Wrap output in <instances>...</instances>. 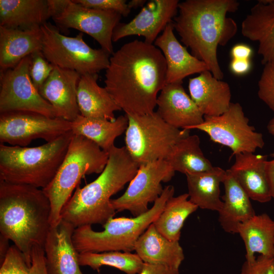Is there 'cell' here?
Masks as SVG:
<instances>
[{"instance_id":"1","label":"cell","mask_w":274,"mask_h":274,"mask_svg":"<svg viewBox=\"0 0 274 274\" xmlns=\"http://www.w3.org/2000/svg\"><path fill=\"white\" fill-rule=\"evenodd\" d=\"M166 65L161 50L135 40L114 52L106 70L105 87L127 115L154 112L166 85Z\"/></svg>"},{"instance_id":"2","label":"cell","mask_w":274,"mask_h":274,"mask_svg":"<svg viewBox=\"0 0 274 274\" xmlns=\"http://www.w3.org/2000/svg\"><path fill=\"white\" fill-rule=\"evenodd\" d=\"M239 6L236 0H186L179 3L172 21L181 41L219 80L223 79L224 74L217 48L226 45L236 35L237 24L227 14L235 12Z\"/></svg>"},{"instance_id":"3","label":"cell","mask_w":274,"mask_h":274,"mask_svg":"<svg viewBox=\"0 0 274 274\" xmlns=\"http://www.w3.org/2000/svg\"><path fill=\"white\" fill-rule=\"evenodd\" d=\"M50 200L42 189L0 181V232L23 253L28 265L33 247H44L50 229Z\"/></svg>"},{"instance_id":"4","label":"cell","mask_w":274,"mask_h":274,"mask_svg":"<svg viewBox=\"0 0 274 274\" xmlns=\"http://www.w3.org/2000/svg\"><path fill=\"white\" fill-rule=\"evenodd\" d=\"M139 168L125 147L114 146L109 152L107 163L99 176L83 188L77 186L61 210V219L75 228L103 225L116 213L111 197L131 181Z\"/></svg>"},{"instance_id":"5","label":"cell","mask_w":274,"mask_h":274,"mask_svg":"<svg viewBox=\"0 0 274 274\" xmlns=\"http://www.w3.org/2000/svg\"><path fill=\"white\" fill-rule=\"evenodd\" d=\"M72 131L35 147L0 145V181L40 189L53 179L72 138Z\"/></svg>"},{"instance_id":"6","label":"cell","mask_w":274,"mask_h":274,"mask_svg":"<svg viewBox=\"0 0 274 274\" xmlns=\"http://www.w3.org/2000/svg\"><path fill=\"white\" fill-rule=\"evenodd\" d=\"M174 193L173 186H166L148 211L132 218H111L102 225V231L94 230L89 225L76 228L73 235L76 249L79 253L134 251L139 237L157 218Z\"/></svg>"},{"instance_id":"7","label":"cell","mask_w":274,"mask_h":274,"mask_svg":"<svg viewBox=\"0 0 274 274\" xmlns=\"http://www.w3.org/2000/svg\"><path fill=\"white\" fill-rule=\"evenodd\" d=\"M109 153L81 135L73 134L64 158L52 181L42 189L51 204L50 224L57 225L61 212L85 175L100 174L105 168Z\"/></svg>"},{"instance_id":"8","label":"cell","mask_w":274,"mask_h":274,"mask_svg":"<svg viewBox=\"0 0 274 274\" xmlns=\"http://www.w3.org/2000/svg\"><path fill=\"white\" fill-rule=\"evenodd\" d=\"M125 148L140 167L158 160H166L175 145L189 135L190 130L179 129L164 121L157 112L127 115Z\"/></svg>"},{"instance_id":"9","label":"cell","mask_w":274,"mask_h":274,"mask_svg":"<svg viewBox=\"0 0 274 274\" xmlns=\"http://www.w3.org/2000/svg\"><path fill=\"white\" fill-rule=\"evenodd\" d=\"M41 28L43 32L42 52L53 65L75 71L81 76L97 74L108 68L110 54L101 48L90 47L84 41L82 32L74 37L66 36L49 22Z\"/></svg>"},{"instance_id":"10","label":"cell","mask_w":274,"mask_h":274,"mask_svg":"<svg viewBox=\"0 0 274 274\" xmlns=\"http://www.w3.org/2000/svg\"><path fill=\"white\" fill-rule=\"evenodd\" d=\"M192 129L206 132L212 141L228 147L234 155L254 153L265 144L262 133L249 124V119L238 102H231L228 109L220 115L204 116L202 123L188 130Z\"/></svg>"},{"instance_id":"11","label":"cell","mask_w":274,"mask_h":274,"mask_svg":"<svg viewBox=\"0 0 274 274\" xmlns=\"http://www.w3.org/2000/svg\"><path fill=\"white\" fill-rule=\"evenodd\" d=\"M72 131V122L27 111L1 113L0 142L26 147L33 140L53 141Z\"/></svg>"},{"instance_id":"12","label":"cell","mask_w":274,"mask_h":274,"mask_svg":"<svg viewBox=\"0 0 274 274\" xmlns=\"http://www.w3.org/2000/svg\"><path fill=\"white\" fill-rule=\"evenodd\" d=\"M30 55L15 67L1 72L0 113L27 111L57 117L53 106L35 87L29 74Z\"/></svg>"},{"instance_id":"13","label":"cell","mask_w":274,"mask_h":274,"mask_svg":"<svg viewBox=\"0 0 274 274\" xmlns=\"http://www.w3.org/2000/svg\"><path fill=\"white\" fill-rule=\"evenodd\" d=\"M175 171L166 160H158L140 166L129 182L125 192L111 199L115 211H128L134 217L149 209L148 204L154 202L162 194L161 183L169 181Z\"/></svg>"},{"instance_id":"14","label":"cell","mask_w":274,"mask_h":274,"mask_svg":"<svg viewBox=\"0 0 274 274\" xmlns=\"http://www.w3.org/2000/svg\"><path fill=\"white\" fill-rule=\"evenodd\" d=\"M121 16L115 11L86 8L70 1L63 12L52 19L62 29L74 28L89 35L112 55L113 33Z\"/></svg>"},{"instance_id":"15","label":"cell","mask_w":274,"mask_h":274,"mask_svg":"<svg viewBox=\"0 0 274 274\" xmlns=\"http://www.w3.org/2000/svg\"><path fill=\"white\" fill-rule=\"evenodd\" d=\"M178 0H151L128 23H119L115 28L113 42L130 36L145 38V42L153 44L158 35L171 23L178 11Z\"/></svg>"},{"instance_id":"16","label":"cell","mask_w":274,"mask_h":274,"mask_svg":"<svg viewBox=\"0 0 274 274\" xmlns=\"http://www.w3.org/2000/svg\"><path fill=\"white\" fill-rule=\"evenodd\" d=\"M75 228L62 219L57 225L50 228L44 245L48 274H83L80 268L79 253L73 241Z\"/></svg>"},{"instance_id":"17","label":"cell","mask_w":274,"mask_h":274,"mask_svg":"<svg viewBox=\"0 0 274 274\" xmlns=\"http://www.w3.org/2000/svg\"><path fill=\"white\" fill-rule=\"evenodd\" d=\"M81 75L77 72L54 66L39 90L55 109L57 117L72 122L80 115L77 93Z\"/></svg>"},{"instance_id":"18","label":"cell","mask_w":274,"mask_h":274,"mask_svg":"<svg viewBox=\"0 0 274 274\" xmlns=\"http://www.w3.org/2000/svg\"><path fill=\"white\" fill-rule=\"evenodd\" d=\"M182 84L175 83L165 85L157 97V112L171 126L188 129L202 123L204 116L185 92Z\"/></svg>"},{"instance_id":"19","label":"cell","mask_w":274,"mask_h":274,"mask_svg":"<svg viewBox=\"0 0 274 274\" xmlns=\"http://www.w3.org/2000/svg\"><path fill=\"white\" fill-rule=\"evenodd\" d=\"M174 30L172 22L154 43L165 59L166 84L182 83L183 80L187 76L209 70L203 61L189 53L187 48L178 41Z\"/></svg>"},{"instance_id":"20","label":"cell","mask_w":274,"mask_h":274,"mask_svg":"<svg viewBox=\"0 0 274 274\" xmlns=\"http://www.w3.org/2000/svg\"><path fill=\"white\" fill-rule=\"evenodd\" d=\"M242 35L258 43V53L265 64L274 61V0L259 1L241 24Z\"/></svg>"},{"instance_id":"21","label":"cell","mask_w":274,"mask_h":274,"mask_svg":"<svg viewBox=\"0 0 274 274\" xmlns=\"http://www.w3.org/2000/svg\"><path fill=\"white\" fill-rule=\"evenodd\" d=\"M267 155L244 152L235 154L228 169L251 199L266 203L272 199L265 173Z\"/></svg>"},{"instance_id":"22","label":"cell","mask_w":274,"mask_h":274,"mask_svg":"<svg viewBox=\"0 0 274 274\" xmlns=\"http://www.w3.org/2000/svg\"><path fill=\"white\" fill-rule=\"evenodd\" d=\"M188 89L190 97L204 116L220 115L231 103L229 84L216 78L209 70L189 79Z\"/></svg>"},{"instance_id":"23","label":"cell","mask_w":274,"mask_h":274,"mask_svg":"<svg viewBox=\"0 0 274 274\" xmlns=\"http://www.w3.org/2000/svg\"><path fill=\"white\" fill-rule=\"evenodd\" d=\"M41 27L21 30L0 26V67L3 72L15 67L21 60L42 51Z\"/></svg>"},{"instance_id":"24","label":"cell","mask_w":274,"mask_h":274,"mask_svg":"<svg viewBox=\"0 0 274 274\" xmlns=\"http://www.w3.org/2000/svg\"><path fill=\"white\" fill-rule=\"evenodd\" d=\"M134 251L144 263L161 264L178 270L184 259L179 241L166 238L153 223L139 237Z\"/></svg>"},{"instance_id":"25","label":"cell","mask_w":274,"mask_h":274,"mask_svg":"<svg viewBox=\"0 0 274 274\" xmlns=\"http://www.w3.org/2000/svg\"><path fill=\"white\" fill-rule=\"evenodd\" d=\"M97 74L82 75L78 83L77 103L80 115L114 121V112L121 108L106 87L99 86Z\"/></svg>"},{"instance_id":"26","label":"cell","mask_w":274,"mask_h":274,"mask_svg":"<svg viewBox=\"0 0 274 274\" xmlns=\"http://www.w3.org/2000/svg\"><path fill=\"white\" fill-rule=\"evenodd\" d=\"M223 183L225 193L221 197L222 207L218 212V221L225 232L237 233L238 226L256 213L250 198L228 169Z\"/></svg>"},{"instance_id":"27","label":"cell","mask_w":274,"mask_h":274,"mask_svg":"<svg viewBox=\"0 0 274 274\" xmlns=\"http://www.w3.org/2000/svg\"><path fill=\"white\" fill-rule=\"evenodd\" d=\"M51 17L47 0H0V26L28 30Z\"/></svg>"},{"instance_id":"28","label":"cell","mask_w":274,"mask_h":274,"mask_svg":"<svg viewBox=\"0 0 274 274\" xmlns=\"http://www.w3.org/2000/svg\"><path fill=\"white\" fill-rule=\"evenodd\" d=\"M237 233L245 244L246 260H255L256 253L274 257V220L268 214L255 215L238 226Z\"/></svg>"},{"instance_id":"29","label":"cell","mask_w":274,"mask_h":274,"mask_svg":"<svg viewBox=\"0 0 274 274\" xmlns=\"http://www.w3.org/2000/svg\"><path fill=\"white\" fill-rule=\"evenodd\" d=\"M226 170L214 166L210 170L186 175L189 200L201 209L219 212L223 205L220 184Z\"/></svg>"},{"instance_id":"30","label":"cell","mask_w":274,"mask_h":274,"mask_svg":"<svg viewBox=\"0 0 274 274\" xmlns=\"http://www.w3.org/2000/svg\"><path fill=\"white\" fill-rule=\"evenodd\" d=\"M128 122L126 114L118 116L113 121L80 115L72 122V131L75 135H81L92 141L109 153L115 146L116 139L125 132Z\"/></svg>"},{"instance_id":"31","label":"cell","mask_w":274,"mask_h":274,"mask_svg":"<svg viewBox=\"0 0 274 274\" xmlns=\"http://www.w3.org/2000/svg\"><path fill=\"white\" fill-rule=\"evenodd\" d=\"M166 160L175 172L185 175L207 171L214 167L204 155L196 134H189L180 140Z\"/></svg>"},{"instance_id":"32","label":"cell","mask_w":274,"mask_h":274,"mask_svg":"<svg viewBox=\"0 0 274 274\" xmlns=\"http://www.w3.org/2000/svg\"><path fill=\"white\" fill-rule=\"evenodd\" d=\"M198 208L189 200L188 193L173 196L166 201L162 212L153 224L166 238L179 241L185 220Z\"/></svg>"},{"instance_id":"33","label":"cell","mask_w":274,"mask_h":274,"mask_svg":"<svg viewBox=\"0 0 274 274\" xmlns=\"http://www.w3.org/2000/svg\"><path fill=\"white\" fill-rule=\"evenodd\" d=\"M79 260L80 266H88L98 271L102 266L106 265L116 268L126 274L140 273L144 264L136 253L121 251L81 253Z\"/></svg>"},{"instance_id":"34","label":"cell","mask_w":274,"mask_h":274,"mask_svg":"<svg viewBox=\"0 0 274 274\" xmlns=\"http://www.w3.org/2000/svg\"><path fill=\"white\" fill-rule=\"evenodd\" d=\"M0 274H48L44 247L39 245L33 247L28 265L23 253L14 245L10 246L1 263Z\"/></svg>"},{"instance_id":"35","label":"cell","mask_w":274,"mask_h":274,"mask_svg":"<svg viewBox=\"0 0 274 274\" xmlns=\"http://www.w3.org/2000/svg\"><path fill=\"white\" fill-rule=\"evenodd\" d=\"M30 57L29 74L35 87L39 91L52 73L54 65L46 59L42 51L33 53Z\"/></svg>"},{"instance_id":"36","label":"cell","mask_w":274,"mask_h":274,"mask_svg":"<svg viewBox=\"0 0 274 274\" xmlns=\"http://www.w3.org/2000/svg\"><path fill=\"white\" fill-rule=\"evenodd\" d=\"M258 88L259 98L274 113V61L264 64Z\"/></svg>"},{"instance_id":"37","label":"cell","mask_w":274,"mask_h":274,"mask_svg":"<svg viewBox=\"0 0 274 274\" xmlns=\"http://www.w3.org/2000/svg\"><path fill=\"white\" fill-rule=\"evenodd\" d=\"M85 7L94 9L115 11L123 16L129 15L131 9L126 0H73Z\"/></svg>"},{"instance_id":"38","label":"cell","mask_w":274,"mask_h":274,"mask_svg":"<svg viewBox=\"0 0 274 274\" xmlns=\"http://www.w3.org/2000/svg\"><path fill=\"white\" fill-rule=\"evenodd\" d=\"M239 274H274V257L259 255L253 261L245 260Z\"/></svg>"},{"instance_id":"39","label":"cell","mask_w":274,"mask_h":274,"mask_svg":"<svg viewBox=\"0 0 274 274\" xmlns=\"http://www.w3.org/2000/svg\"><path fill=\"white\" fill-rule=\"evenodd\" d=\"M139 274H179V270L161 264L144 263Z\"/></svg>"},{"instance_id":"40","label":"cell","mask_w":274,"mask_h":274,"mask_svg":"<svg viewBox=\"0 0 274 274\" xmlns=\"http://www.w3.org/2000/svg\"><path fill=\"white\" fill-rule=\"evenodd\" d=\"M230 70L236 75H243L248 73L251 67L250 59H232L230 63Z\"/></svg>"},{"instance_id":"41","label":"cell","mask_w":274,"mask_h":274,"mask_svg":"<svg viewBox=\"0 0 274 274\" xmlns=\"http://www.w3.org/2000/svg\"><path fill=\"white\" fill-rule=\"evenodd\" d=\"M230 54L232 59H250L253 54V50L247 45L238 44L231 48Z\"/></svg>"},{"instance_id":"42","label":"cell","mask_w":274,"mask_h":274,"mask_svg":"<svg viewBox=\"0 0 274 274\" xmlns=\"http://www.w3.org/2000/svg\"><path fill=\"white\" fill-rule=\"evenodd\" d=\"M70 2V0H47L51 18L61 13Z\"/></svg>"},{"instance_id":"43","label":"cell","mask_w":274,"mask_h":274,"mask_svg":"<svg viewBox=\"0 0 274 274\" xmlns=\"http://www.w3.org/2000/svg\"><path fill=\"white\" fill-rule=\"evenodd\" d=\"M271 156L272 159L266 162L265 173L270 195L272 199H274V152Z\"/></svg>"},{"instance_id":"44","label":"cell","mask_w":274,"mask_h":274,"mask_svg":"<svg viewBox=\"0 0 274 274\" xmlns=\"http://www.w3.org/2000/svg\"><path fill=\"white\" fill-rule=\"evenodd\" d=\"M9 239L0 235V261L2 263L4 260L10 247Z\"/></svg>"},{"instance_id":"45","label":"cell","mask_w":274,"mask_h":274,"mask_svg":"<svg viewBox=\"0 0 274 274\" xmlns=\"http://www.w3.org/2000/svg\"><path fill=\"white\" fill-rule=\"evenodd\" d=\"M147 2L146 0H131L127 3L128 7L130 9H136L139 7H143Z\"/></svg>"},{"instance_id":"46","label":"cell","mask_w":274,"mask_h":274,"mask_svg":"<svg viewBox=\"0 0 274 274\" xmlns=\"http://www.w3.org/2000/svg\"><path fill=\"white\" fill-rule=\"evenodd\" d=\"M267 130L270 134L274 136V117L268 123Z\"/></svg>"}]
</instances>
